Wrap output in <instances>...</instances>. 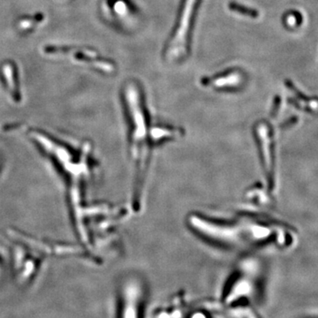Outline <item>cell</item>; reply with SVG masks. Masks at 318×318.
Wrapping results in <instances>:
<instances>
[{
    "mask_svg": "<svg viewBox=\"0 0 318 318\" xmlns=\"http://www.w3.org/2000/svg\"><path fill=\"white\" fill-rule=\"evenodd\" d=\"M126 106L130 118L129 148L134 169V202L138 206L143 193V181L151 158L152 147L164 139L160 128L148 130L146 117L141 104L140 94L134 84H128L125 90Z\"/></svg>",
    "mask_w": 318,
    "mask_h": 318,
    "instance_id": "1",
    "label": "cell"
},
{
    "mask_svg": "<svg viewBox=\"0 0 318 318\" xmlns=\"http://www.w3.org/2000/svg\"><path fill=\"white\" fill-rule=\"evenodd\" d=\"M252 219L248 217H239L226 221L191 215L189 225L211 242L228 248H242L263 241L269 234L267 227Z\"/></svg>",
    "mask_w": 318,
    "mask_h": 318,
    "instance_id": "2",
    "label": "cell"
},
{
    "mask_svg": "<svg viewBox=\"0 0 318 318\" xmlns=\"http://www.w3.org/2000/svg\"><path fill=\"white\" fill-rule=\"evenodd\" d=\"M196 4L197 0H186L185 2L184 9L180 19V24L177 28L174 38H172L168 49V57L171 59H179L186 51L189 23Z\"/></svg>",
    "mask_w": 318,
    "mask_h": 318,
    "instance_id": "3",
    "label": "cell"
},
{
    "mask_svg": "<svg viewBox=\"0 0 318 318\" xmlns=\"http://www.w3.org/2000/svg\"><path fill=\"white\" fill-rule=\"evenodd\" d=\"M241 77L238 74H230L227 76H224V77H220L218 79L214 80L213 81H211V83L215 87H228V86H236L240 82V79Z\"/></svg>",
    "mask_w": 318,
    "mask_h": 318,
    "instance_id": "4",
    "label": "cell"
},
{
    "mask_svg": "<svg viewBox=\"0 0 318 318\" xmlns=\"http://www.w3.org/2000/svg\"><path fill=\"white\" fill-rule=\"evenodd\" d=\"M231 9L234 10L235 12L237 13H245L246 15H249L251 17L256 16V12L254 11V10H251V9L245 8L244 6H241V5H238L236 4H231Z\"/></svg>",
    "mask_w": 318,
    "mask_h": 318,
    "instance_id": "5",
    "label": "cell"
}]
</instances>
